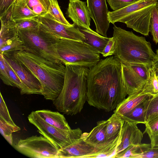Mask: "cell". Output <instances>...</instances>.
<instances>
[{"mask_svg":"<svg viewBox=\"0 0 158 158\" xmlns=\"http://www.w3.org/2000/svg\"><path fill=\"white\" fill-rule=\"evenodd\" d=\"M127 95L122 75V63L114 56L101 59L89 68L87 101L89 105L110 112Z\"/></svg>","mask_w":158,"mask_h":158,"instance_id":"obj_1","label":"cell"},{"mask_svg":"<svg viewBox=\"0 0 158 158\" xmlns=\"http://www.w3.org/2000/svg\"><path fill=\"white\" fill-rule=\"evenodd\" d=\"M64 84L52 101L57 110L67 115L80 113L87 101V79L89 68L66 64Z\"/></svg>","mask_w":158,"mask_h":158,"instance_id":"obj_2","label":"cell"},{"mask_svg":"<svg viewBox=\"0 0 158 158\" xmlns=\"http://www.w3.org/2000/svg\"><path fill=\"white\" fill-rule=\"evenodd\" d=\"M14 55L39 80L42 87V95L45 99H55L63 87L64 64L51 62L24 50L15 52Z\"/></svg>","mask_w":158,"mask_h":158,"instance_id":"obj_3","label":"cell"},{"mask_svg":"<svg viewBox=\"0 0 158 158\" xmlns=\"http://www.w3.org/2000/svg\"><path fill=\"white\" fill-rule=\"evenodd\" d=\"M113 36L116 40L114 56L122 63L143 64L152 66L158 59L151 44L145 37L134 34L114 25Z\"/></svg>","mask_w":158,"mask_h":158,"instance_id":"obj_4","label":"cell"},{"mask_svg":"<svg viewBox=\"0 0 158 158\" xmlns=\"http://www.w3.org/2000/svg\"><path fill=\"white\" fill-rule=\"evenodd\" d=\"M158 0H138L121 9L109 11L108 20L114 24L120 22L127 27L145 35H149L150 22Z\"/></svg>","mask_w":158,"mask_h":158,"instance_id":"obj_5","label":"cell"},{"mask_svg":"<svg viewBox=\"0 0 158 158\" xmlns=\"http://www.w3.org/2000/svg\"><path fill=\"white\" fill-rule=\"evenodd\" d=\"M24 50L55 63H62L54 44L58 38L40 23L36 27L18 30Z\"/></svg>","mask_w":158,"mask_h":158,"instance_id":"obj_6","label":"cell"},{"mask_svg":"<svg viewBox=\"0 0 158 158\" xmlns=\"http://www.w3.org/2000/svg\"><path fill=\"white\" fill-rule=\"evenodd\" d=\"M54 47L64 64H69L89 68L101 60L100 54L83 41L58 38Z\"/></svg>","mask_w":158,"mask_h":158,"instance_id":"obj_7","label":"cell"},{"mask_svg":"<svg viewBox=\"0 0 158 158\" xmlns=\"http://www.w3.org/2000/svg\"><path fill=\"white\" fill-rule=\"evenodd\" d=\"M29 122L35 127L41 135L48 138L59 149L73 143L81 137L82 132L79 128L64 130L46 123L35 112L28 115Z\"/></svg>","mask_w":158,"mask_h":158,"instance_id":"obj_8","label":"cell"},{"mask_svg":"<svg viewBox=\"0 0 158 158\" xmlns=\"http://www.w3.org/2000/svg\"><path fill=\"white\" fill-rule=\"evenodd\" d=\"M15 148L20 153L33 158H57L59 150L51 141L42 135L20 139Z\"/></svg>","mask_w":158,"mask_h":158,"instance_id":"obj_9","label":"cell"},{"mask_svg":"<svg viewBox=\"0 0 158 158\" xmlns=\"http://www.w3.org/2000/svg\"><path fill=\"white\" fill-rule=\"evenodd\" d=\"M110 152L108 144L93 145L81 137L72 144L59 149L57 158H107Z\"/></svg>","mask_w":158,"mask_h":158,"instance_id":"obj_10","label":"cell"},{"mask_svg":"<svg viewBox=\"0 0 158 158\" xmlns=\"http://www.w3.org/2000/svg\"><path fill=\"white\" fill-rule=\"evenodd\" d=\"M121 63L122 77L127 95L142 90L147 81L149 70L152 66L143 64Z\"/></svg>","mask_w":158,"mask_h":158,"instance_id":"obj_11","label":"cell"},{"mask_svg":"<svg viewBox=\"0 0 158 158\" xmlns=\"http://www.w3.org/2000/svg\"><path fill=\"white\" fill-rule=\"evenodd\" d=\"M1 54L15 71L22 82V87L20 89L21 94L42 95V87L39 80L15 57L14 53L5 52Z\"/></svg>","mask_w":158,"mask_h":158,"instance_id":"obj_12","label":"cell"},{"mask_svg":"<svg viewBox=\"0 0 158 158\" xmlns=\"http://www.w3.org/2000/svg\"><path fill=\"white\" fill-rule=\"evenodd\" d=\"M39 22L46 27L58 38H64L83 42L84 34L74 24L68 25L59 22L50 14L36 17Z\"/></svg>","mask_w":158,"mask_h":158,"instance_id":"obj_13","label":"cell"},{"mask_svg":"<svg viewBox=\"0 0 158 158\" xmlns=\"http://www.w3.org/2000/svg\"><path fill=\"white\" fill-rule=\"evenodd\" d=\"M90 16L96 26V32L107 37V32L110 23L108 20V10L106 0H86Z\"/></svg>","mask_w":158,"mask_h":158,"instance_id":"obj_14","label":"cell"},{"mask_svg":"<svg viewBox=\"0 0 158 158\" xmlns=\"http://www.w3.org/2000/svg\"><path fill=\"white\" fill-rule=\"evenodd\" d=\"M86 2L69 0L66 15L76 26L90 27L91 17Z\"/></svg>","mask_w":158,"mask_h":158,"instance_id":"obj_15","label":"cell"},{"mask_svg":"<svg viewBox=\"0 0 158 158\" xmlns=\"http://www.w3.org/2000/svg\"><path fill=\"white\" fill-rule=\"evenodd\" d=\"M137 124L125 121L121 131V142L116 149L115 155L130 145L142 144L144 134L138 128Z\"/></svg>","mask_w":158,"mask_h":158,"instance_id":"obj_16","label":"cell"},{"mask_svg":"<svg viewBox=\"0 0 158 158\" xmlns=\"http://www.w3.org/2000/svg\"><path fill=\"white\" fill-rule=\"evenodd\" d=\"M152 94L143 89L139 91L129 95L119 105L114 112L122 117L143 102Z\"/></svg>","mask_w":158,"mask_h":158,"instance_id":"obj_17","label":"cell"},{"mask_svg":"<svg viewBox=\"0 0 158 158\" xmlns=\"http://www.w3.org/2000/svg\"><path fill=\"white\" fill-rule=\"evenodd\" d=\"M107 120L98 121L96 126L90 132L82 133L81 137L86 143L93 145L99 146L105 144L111 140H108L107 138Z\"/></svg>","mask_w":158,"mask_h":158,"instance_id":"obj_18","label":"cell"},{"mask_svg":"<svg viewBox=\"0 0 158 158\" xmlns=\"http://www.w3.org/2000/svg\"><path fill=\"white\" fill-rule=\"evenodd\" d=\"M77 27L84 35L85 40L83 42L93 47L100 54H102L110 38L101 35L92 30L90 27Z\"/></svg>","mask_w":158,"mask_h":158,"instance_id":"obj_19","label":"cell"},{"mask_svg":"<svg viewBox=\"0 0 158 158\" xmlns=\"http://www.w3.org/2000/svg\"><path fill=\"white\" fill-rule=\"evenodd\" d=\"M35 112L45 122L56 128L64 130L71 129L64 116L58 112L48 110H37Z\"/></svg>","mask_w":158,"mask_h":158,"instance_id":"obj_20","label":"cell"},{"mask_svg":"<svg viewBox=\"0 0 158 158\" xmlns=\"http://www.w3.org/2000/svg\"><path fill=\"white\" fill-rule=\"evenodd\" d=\"M152 95L130 111L122 116L121 117L122 119L125 121H128L137 124L141 123L145 124L146 113Z\"/></svg>","mask_w":158,"mask_h":158,"instance_id":"obj_21","label":"cell"},{"mask_svg":"<svg viewBox=\"0 0 158 158\" xmlns=\"http://www.w3.org/2000/svg\"><path fill=\"white\" fill-rule=\"evenodd\" d=\"M106 134L108 140L114 139L121 133L125 121L121 116L114 113L107 120Z\"/></svg>","mask_w":158,"mask_h":158,"instance_id":"obj_22","label":"cell"},{"mask_svg":"<svg viewBox=\"0 0 158 158\" xmlns=\"http://www.w3.org/2000/svg\"><path fill=\"white\" fill-rule=\"evenodd\" d=\"M12 16L13 19L15 21L38 16L29 8L26 0H19L15 2L13 6Z\"/></svg>","mask_w":158,"mask_h":158,"instance_id":"obj_23","label":"cell"},{"mask_svg":"<svg viewBox=\"0 0 158 158\" xmlns=\"http://www.w3.org/2000/svg\"><path fill=\"white\" fill-rule=\"evenodd\" d=\"M18 31L16 23L4 25L1 24L0 47L18 37Z\"/></svg>","mask_w":158,"mask_h":158,"instance_id":"obj_24","label":"cell"},{"mask_svg":"<svg viewBox=\"0 0 158 158\" xmlns=\"http://www.w3.org/2000/svg\"><path fill=\"white\" fill-rule=\"evenodd\" d=\"M29 8L38 16H43L48 12L49 0H26Z\"/></svg>","mask_w":158,"mask_h":158,"instance_id":"obj_25","label":"cell"},{"mask_svg":"<svg viewBox=\"0 0 158 158\" xmlns=\"http://www.w3.org/2000/svg\"><path fill=\"white\" fill-rule=\"evenodd\" d=\"M20 130V128L16 125L9 123L0 116V133L11 145H13L12 133Z\"/></svg>","mask_w":158,"mask_h":158,"instance_id":"obj_26","label":"cell"},{"mask_svg":"<svg viewBox=\"0 0 158 158\" xmlns=\"http://www.w3.org/2000/svg\"><path fill=\"white\" fill-rule=\"evenodd\" d=\"M150 147L151 145L149 144L131 145L115 155L114 158H133L135 155L141 152L145 148Z\"/></svg>","mask_w":158,"mask_h":158,"instance_id":"obj_27","label":"cell"},{"mask_svg":"<svg viewBox=\"0 0 158 158\" xmlns=\"http://www.w3.org/2000/svg\"><path fill=\"white\" fill-rule=\"evenodd\" d=\"M49 5L47 13L58 21L64 24L71 25L64 17L59 5L57 0H49Z\"/></svg>","mask_w":158,"mask_h":158,"instance_id":"obj_28","label":"cell"},{"mask_svg":"<svg viewBox=\"0 0 158 158\" xmlns=\"http://www.w3.org/2000/svg\"><path fill=\"white\" fill-rule=\"evenodd\" d=\"M145 125V129L143 133L148 134L151 141V147H153L156 138L158 135V116L150 120Z\"/></svg>","mask_w":158,"mask_h":158,"instance_id":"obj_29","label":"cell"},{"mask_svg":"<svg viewBox=\"0 0 158 158\" xmlns=\"http://www.w3.org/2000/svg\"><path fill=\"white\" fill-rule=\"evenodd\" d=\"M143 88L152 94L158 93V79L152 67L149 69L148 78Z\"/></svg>","mask_w":158,"mask_h":158,"instance_id":"obj_30","label":"cell"},{"mask_svg":"<svg viewBox=\"0 0 158 158\" xmlns=\"http://www.w3.org/2000/svg\"><path fill=\"white\" fill-rule=\"evenodd\" d=\"M23 42L19 36L8 44L0 47V53L12 52L24 50Z\"/></svg>","mask_w":158,"mask_h":158,"instance_id":"obj_31","label":"cell"},{"mask_svg":"<svg viewBox=\"0 0 158 158\" xmlns=\"http://www.w3.org/2000/svg\"><path fill=\"white\" fill-rule=\"evenodd\" d=\"M157 116H158V93L152 94L151 97L150 102L146 113L145 124Z\"/></svg>","mask_w":158,"mask_h":158,"instance_id":"obj_32","label":"cell"},{"mask_svg":"<svg viewBox=\"0 0 158 158\" xmlns=\"http://www.w3.org/2000/svg\"><path fill=\"white\" fill-rule=\"evenodd\" d=\"M149 31L153 41L158 44V9L157 5L154 8L150 22Z\"/></svg>","mask_w":158,"mask_h":158,"instance_id":"obj_33","label":"cell"},{"mask_svg":"<svg viewBox=\"0 0 158 158\" xmlns=\"http://www.w3.org/2000/svg\"><path fill=\"white\" fill-rule=\"evenodd\" d=\"M15 22L16 26L18 30L33 28L38 27L40 24L36 17L18 20Z\"/></svg>","mask_w":158,"mask_h":158,"instance_id":"obj_34","label":"cell"},{"mask_svg":"<svg viewBox=\"0 0 158 158\" xmlns=\"http://www.w3.org/2000/svg\"><path fill=\"white\" fill-rule=\"evenodd\" d=\"M0 77L5 84L15 87L14 82L11 79L6 69L3 61L2 55L0 54Z\"/></svg>","mask_w":158,"mask_h":158,"instance_id":"obj_35","label":"cell"},{"mask_svg":"<svg viewBox=\"0 0 158 158\" xmlns=\"http://www.w3.org/2000/svg\"><path fill=\"white\" fill-rule=\"evenodd\" d=\"M158 158V146L145 148L141 152L137 154L133 158Z\"/></svg>","mask_w":158,"mask_h":158,"instance_id":"obj_36","label":"cell"},{"mask_svg":"<svg viewBox=\"0 0 158 158\" xmlns=\"http://www.w3.org/2000/svg\"><path fill=\"white\" fill-rule=\"evenodd\" d=\"M0 116L9 124L16 125L11 118L1 93H0Z\"/></svg>","mask_w":158,"mask_h":158,"instance_id":"obj_37","label":"cell"},{"mask_svg":"<svg viewBox=\"0 0 158 158\" xmlns=\"http://www.w3.org/2000/svg\"><path fill=\"white\" fill-rule=\"evenodd\" d=\"M138 0H107L110 8L116 11L124 8Z\"/></svg>","mask_w":158,"mask_h":158,"instance_id":"obj_38","label":"cell"},{"mask_svg":"<svg viewBox=\"0 0 158 158\" xmlns=\"http://www.w3.org/2000/svg\"><path fill=\"white\" fill-rule=\"evenodd\" d=\"M3 58L5 66L11 79L15 84V87L21 89L22 87V85L20 79L15 71L8 64L3 57Z\"/></svg>","mask_w":158,"mask_h":158,"instance_id":"obj_39","label":"cell"},{"mask_svg":"<svg viewBox=\"0 0 158 158\" xmlns=\"http://www.w3.org/2000/svg\"><path fill=\"white\" fill-rule=\"evenodd\" d=\"M116 50V40L113 36L110 38L102 54L104 57L114 55Z\"/></svg>","mask_w":158,"mask_h":158,"instance_id":"obj_40","label":"cell"},{"mask_svg":"<svg viewBox=\"0 0 158 158\" xmlns=\"http://www.w3.org/2000/svg\"><path fill=\"white\" fill-rule=\"evenodd\" d=\"M14 4L10 6L3 15L0 16L1 24L4 25L15 23V22L13 19L12 16V11Z\"/></svg>","mask_w":158,"mask_h":158,"instance_id":"obj_41","label":"cell"},{"mask_svg":"<svg viewBox=\"0 0 158 158\" xmlns=\"http://www.w3.org/2000/svg\"><path fill=\"white\" fill-rule=\"evenodd\" d=\"M16 0H0V16L3 15Z\"/></svg>","mask_w":158,"mask_h":158,"instance_id":"obj_42","label":"cell"},{"mask_svg":"<svg viewBox=\"0 0 158 158\" xmlns=\"http://www.w3.org/2000/svg\"><path fill=\"white\" fill-rule=\"evenodd\" d=\"M152 67L155 72L156 77H158V59L153 61Z\"/></svg>","mask_w":158,"mask_h":158,"instance_id":"obj_43","label":"cell"},{"mask_svg":"<svg viewBox=\"0 0 158 158\" xmlns=\"http://www.w3.org/2000/svg\"><path fill=\"white\" fill-rule=\"evenodd\" d=\"M157 146H158V135L156 138L154 146V147Z\"/></svg>","mask_w":158,"mask_h":158,"instance_id":"obj_44","label":"cell"},{"mask_svg":"<svg viewBox=\"0 0 158 158\" xmlns=\"http://www.w3.org/2000/svg\"><path fill=\"white\" fill-rule=\"evenodd\" d=\"M156 57L158 59V49L156 50Z\"/></svg>","mask_w":158,"mask_h":158,"instance_id":"obj_45","label":"cell"},{"mask_svg":"<svg viewBox=\"0 0 158 158\" xmlns=\"http://www.w3.org/2000/svg\"><path fill=\"white\" fill-rule=\"evenodd\" d=\"M157 6L158 9V3L157 4Z\"/></svg>","mask_w":158,"mask_h":158,"instance_id":"obj_46","label":"cell"},{"mask_svg":"<svg viewBox=\"0 0 158 158\" xmlns=\"http://www.w3.org/2000/svg\"><path fill=\"white\" fill-rule=\"evenodd\" d=\"M157 77V78L158 79V77Z\"/></svg>","mask_w":158,"mask_h":158,"instance_id":"obj_47","label":"cell"},{"mask_svg":"<svg viewBox=\"0 0 158 158\" xmlns=\"http://www.w3.org/2000/svg\"><path fill=\"white\" fill-rule=\"evenodd\" d=\"M18 0H16V1H18Z\"/></svg>","mask_w":158,"mask_h":158,"instance_id":"obj_48","label":"cell"}]
</instances>
